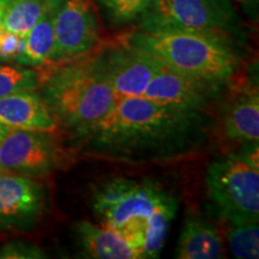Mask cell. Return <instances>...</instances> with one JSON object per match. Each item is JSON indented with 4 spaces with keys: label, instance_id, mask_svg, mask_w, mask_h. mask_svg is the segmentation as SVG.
Masks as SVG:
<instances>
[{
    "label": "cell",
    "instance_id": "cell-1",
    "mask_svg": "<svg viewBox=\"0 0 259 259\" xmlns=\"http://www.w3.org/2000/svg\"><path fill=\"white\" fill-rule=\"evenodd\" d=\"M213 121L205 112L186 111L147 97H125L95 124L72 132L84 154L125 163L189 157L208 143Z\"/></svg>",
    "mask_w": 259,
    "mask_h": 259
},
{
    "label": "cell",
    "instance_id": "cell-2",
    "mask_svg": "<svg viewBox=\"0 0 259 259\" xmlns=\"http://www.w3.org/2000/svg\"><path fill=\"white\" fill-rule=\"evenodd\" d=\"M178 205L176 196L147 179L115 178L93 196L99 222L120 235L139 259L160 257Z\"/></svg>",
    "mask_w": 259,
    "mask_h": 259
},
{
    "label": "cell",
    "instance_id": "cell-3",
    "mask_svg": "<svg viewBox=\"0 0 259 259\" xmlns=\"http://www.w3.org/2000/svg\"><path fill=\"white\" fill-rule=\"evenodd\" d=\"M181 72L234 82L244 64V44L231 36L199 31H145L122 38Z\"/></svg>",
    "mask_w": 259,
    "mask_h": 259
},
{
    "label": "cell",
    "instance_id": "cell-4",
    "mask_svg": "<svg viewBox=\"0 0 259 259\" xmlns=\"http://www.w3.org/2000/svg\"><path fill=\"white\" fill-rule=\"evenodd\" d=\"M93 52L69 63L41 69L38 92L58 124L71 132L95 124L118 101L111 85L97 69Z\"/></svg>",
    "mask_w": 259,
    "mask_h": 259
},
{
    "label": "cell",
    "instance_id": "cell-5",
    "mask_svg": "<svg viewBox=\"0 0 259 259\" xmlns=\"http://www.w3.org/2000/svg\"><path fill=\"white\" fill-rule=\"evenodd\" d=\"M137 29L199 31L231 36L245 44L244 23L232 0H155Z\"/></svg>",
    "mask_w": 259,
    "mask_h": 259
},
{
    "label": "cell",
    "instance_id": "cell-6",
    "mask_svg": "<svg viewBox=\"0 0 259 259\" xmlns=\"http://www.w3.org/2000/svg\"><path fill=\"white\" fill-rule=\"evenodd\" d=\"M209 199L229 225L259 220V168L239 153L216 157L205 174Z\"/></svg>",
    "mask_w": 259,
    "mask_h": 259
},
{
    "label": "cell",
    "instance_id": "cell-7",
    "mask_svg": "<svg viewBox=\"0 0 259 259\" xmlns=\"http://www.w3.org/2000/svg\"><path fill=\"white\" fill-rule=\"evenodd\" d=\"M69 158L52 132L8 128L0 141V171L29 178L50 176Z\"/></svg>",
    "mask_w": 259,
    "mask_h": 259
},
{
    "label": "cell",
    "instance_id": "cell-8",
    "mask_svg": "<svg viewBox=\"0 0 259 259\" xmlns=\"http://www.w3.org/2000/svg\"><path fill=\"white\" fill-rule=\"evenodd\" d=\"M233 82L181 72L161 60L160 69L145 89L143 97L162 105L205 112L222 101Z\"/></svg>",
    "mask_w": 259,
    "mask_h": 259
},
{
    "label": "cell",
    "instance_id": "cell-9",
    "mask_svg": "<svg viewBox=\"0 0 259 259\" xmlns=\"http://www.w3.org/2000/svg\"><path fill=\"white\" fill-rule=\"evenodd\" d=\"M100 72L108 82L116 100L143 96L160 69L161 59L122 40L97 47L93 52Z\"/></svg>",
    "mask_w": 259,
    "mask_h": 259
},
{
    "label": "cell",
    "instance_id": "cell-10",
    "mask_svg": "<svg viewBox=\"0 0 259 259\" xmlns=\"http://www.w3.org/2000/svg\"><path fill=\"white\" fill-rule=\"evenodd\" d=\"M101 30L93 0H63L54 18L51 65H60L92 53L100 46Z\"/></svg>",
    "mask_w": 259,
    "mask_h": 259
},
{
    "label": "cell",
    "instance_id": "cell-11",
    "mask_svg": "<svg viewBox=\"0 0 259 259\" xmlns=\"http://www.w3.org/2000/svg\"><path fill=\"white\" fill-rule=\"evenodd\" d=\"M47 206V191L32 178L0 171V229L29 231Z\"/></svg>",
    "mask_w": 259,
    "mask_h": 259
},
{
    "label": "cell",
    "instance_id": "cell-12",
    "mask_svg": "<svg viewBox=\"0 0 259 259\" xmlns=\"http://www.w3.org/2000/svg\"><path fill=\"white\" fill-rule=\"evenodd\" d=\"M222 127L227 137L239 143L259 142V93L257 83L223 97Z\"/></svg>",
    "mask_w": 259,
    "mask_h": 259
},
{
    "label": "cell",
    "instance_id": "cell-13",
    "mask_svg": "<svg viewBox=\"0 0 259 259\" xmlns=\"http://www.w3.org/2000/svg\"><path fill=\"white\" fill-rule=\"evenodd\" d=\"M0 125L8 128L53 132L58 120L38 90L19 92L0 97Z\"/></svg>",
    "mask_w": 259,
    "mask_h": 259
},
{
    "label": "cell",
    "instance_id": "cell-14",
    "mask_svg": "<svg viewBox=\"0 0 259 259\" xmlns=\"http://www.w3.org/2000/svg\"><path fill=\"white\" fill-rule=\"evenodd\" d=\"M174 257L178 259L225 258V241L221 231L200 216H187L183 223Z\"/></svg>",
    "mask_w": 259,
    "mask_h": 259
},
{
    "label": "cell",
    "instance_id": "cell-15",
    "mask_svg": "<svg viewBox=\"0 0 259 259\" xmlns=\"http://www.w3.org/2000/svg\"><path fill=\"white\" fill-rule=\"evenodd\" d=\"M77 241L87 257L96 259H138V254L120 235L102 223L78 221L73 225Z\"/></svg>",
    "mask_w": 259,
    "mask_h": 259
},
{
    "label": "cell",
    "instance_id": "cell-16",
    "mask_svg": "<svg viewBox=\"0 0 259 259\" xmlns=\"http://www.w3.org/2000/svg\"><path fill=\"white\" fill-rule=\"evenodd\" d=\"M58 4L37 19L24 37L23 50L16 64L42 69L51 63L54 48V18Z\"/></svg>",
    "mask_w": 259,
    "mask_h": 259
},
{
    "label": "cell",
    "instance_id": "cell-17",
    "mask_svg": "<svg viewBox=\"0 0 259 259\" xmlns=\"http://www.w3.org/2000/svg\"><path fill=\"white\" fill-rule=\"evenodd\" d=\"M61 2L63 0H10L3 16V29L24 38L37 19Z\"/></svg>",
    "mask_w": 259,
    "mask_h": 259
},
{
    "label": "cell",
    "instance_id": "cell-18",
    "mask_svg": "<svg viewBox=\"0 0 259 259\" xmlns=\"http://www.w3.org/2000/svg\"><path fill=\"white\" fill-rule=\"evenodd\" d=\"M41 77V69L11 63L0 64V97L19 92L38 90Z\"/></svg>",
    "mask_w": 259,
    "mask_h": 259
},
{
    "label": "cell",
    "instance_id": "cell-19",
    "mask_svg": "<svg viewBox=\"0 0 259 259\" xmlns=\"http://www.w3.org/2000/svg\"><path fill=\"white\" fill-rule=\"evenodd\" d=\"M227 240L229 250L235 258L257 259L259 257L258 222L231 225Z\"/></svg>",
    "mask_w": 259,
    "mask_h": 259
},
{
    "label": "cell",
    "instance_id": "cell-20",
    "mask_svg": "<svg viewBox=\"0 0 259 259\" xmlns=\"http://www.w3.org/2000/svg\"><path fill=\"white\" fill-rule=\"evenodd\" d=\"M107 19L114 25L137 22L155 0H96Z\"/></svg>",
    "mask_w": 259,
    "mask_h": 259
},
{
    "label": "cell",
    "instance_id": "cell-21",
    "mask_svg": "<svg viewBox=\"0 0 259 259\" xmlns=\"http://www.w3.org/2000/svg\"><path fill=\"white\" fill-rule=\"evenodd\" d=\"M0 258L40 259L46 258V254L38 246L30 244V242L14 241L0 248Z\"/></svg>",
    "mask_w": 259,
    "mask_h": 259
},
{
    "label": "cell",
    "instance_id": "cell-22",
    "mask_svg": "<svg viewBox=\"0 0 259 259\" xmlns=\"http://www.w3.org/2000/svg\"><path fill=\"white\" fill-rule=\"evenodd\" d=\"M24 38L2 29L0 31V61L16 64L23 50Z\"/></svg>",
    "mask_w": 259,
    "mask_h": 259
},
{
    "label": "cell",
    "instance_id": "cell-23",
    "mask_svg": "<svg viewBox=\"0 0 259 259\" xmlns=\"http://www.w3.org/2000/svg\"><path fill=\"white\" fill-rule=\"evenodd\" d=\"M252 23H258L259 0H235Z\"/></svg>",
    "mask_w": 259,
    "mask_h": 259
},
{
    "label": "cell",
    "instance_id": "cell-24",
    "mask_svg": "<svg viewBox=\"0 0 259 259\" xmlns=\"http://www.w3.org/2000/svg\"><path fill=\"white\" fill-rule=\"evenodd\" d=\"M10 0H0V31L3 29V16H4L6 6H8Z\"/></svg>",
    "mask_w": 259,
    "mask_h": 259
},
{
    "label": "cell",
    "instance_id": "cell-25",
    "mask_svg": "<svg viewBox=\"0 0 259 259\" xmlns=\"http://www.w3.org/2000/svg\"><path fill=\"white\" fill-rule=\"evenodd\" d=\"M6 131H8V127H6V126H4V125H0V141H2V138L4 137Z\"/></svg>",
    "mask_w": 259,
    "mask_h": 259
}]
</instances>
